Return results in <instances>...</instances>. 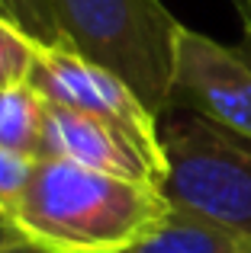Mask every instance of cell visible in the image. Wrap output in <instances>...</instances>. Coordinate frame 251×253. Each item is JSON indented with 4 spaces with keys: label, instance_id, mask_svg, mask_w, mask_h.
<instances>
[{
    "label": "cell",
    "instance_id": "cell-1",
    "mask_svg": "<svg viewBox=\"0 0 251 253\" xmlns=\"http://www.w3.org/2000/svg\"><path fill=\"white\" fill-rule=\"evenodd\" d=\"M164 192L68 161H39L16 224L52 253H126L168 218Z\"/></svg>",
    "mask_w": 251,
    "mask_h": 253
},
{
    "label": "cell",
    "instance_id": "cell-2",
    "mask_svg": "<svg viewBox=\"0 0 251 253\" xmlns=\"http://www.w3.org/2000/svg\"><path fill=\"white\" fill-rule=\"evenodd\" d=\"M68 48L113 71L158 119L171 109L181 23L161 0H52Z\"/></svg>",
    "mask_w": 251,
    "mask_h": 253
},
{
    "label": "cell",
    "instance_id": "cell-3",
    "mask_svg": "<svg viewBox=\"0 0 251 253\" xmlns=\"http://www.w3.org/2000/svg\"><path fill=\"white\" fill-rule=\"evenodd\" d=\"M161 144L164 199L251 241V138L171 109L161 119Z\"/></svg>",
    "mask_w": 251,
    "mask_h": 253
},
{
    "label": "cell",
    "instance_id": "cell-4",
    "mask_svg": "<svg viewBox=\"0 0 251 253\" xmlns=\"http://www.w3.org/2000/svg\"><path fill=\"white\" fill-rule=\"evenodd\" d=\"M29 86L52 106H62L84 119L107 125L132 144L145 161L161 173L164 183V144L161 119L148 112V106L135 96L126 81L113 71L64 48H39L36 68L29 74Z\"/></svg>",
    "mask_w": 251,
    "mask_h": 253
},
{
    "label": "cell",
    "instance_id": "cell-5",
    "mask_svg": "<svg viewBox=\"0 0 251 253\" xmlns=\"http://www.w3.org/2000/svg\"><path fill=\"white\" fill-rule=\"evenodd\" d=\"M171 109L193 112L226 131L251 138V51L245 45H222L181 26Z\"/></svg>",
    "mask_w": 251,
    "mask_h": 253
},
{
    "label": "cell",
    "instance_id": "cell-6",
    "mask_svg": "<svg viewBox=\"0 0 251 253\" xmlns=\"http://www.w3.org/2000/svg\"><path fill=\"white\" fill-rule=\"evenodd\" d=\"M49 161H68L110 176L142 179L161 189V173L151 167L126 138L107 125L49 103Z\"/></svg>",
    "mask_w": 251,
    "mask_h": 253
},
{
    "label": "cell",
    "instance_id": "cell-7",
    "mask_svg": "<svg viewBox=\"0 0 251 253\" xmlns=\"http://www.w3.org/2000/svg\"><path fill=\"white\" fill-rule=\"evenodd\" d=\"M251 241L206 218L171 205L168 218L126 253H242Z\"/></svg>",
    "mask_w": 251,
    "mask_h": 253
},
{
    "label": "cell",
    "instance_id": "cell-8",
    "mask_svg": "<svg viewBox=\"0 0 251 253\" xmlns=\"http://www.w3.org/2000/svg\"><path fill=\"white\" fill-rule=\"evenodd\" d=\"M0 144L32 161H49V103L29 84L0 93Z\"/></svg>",
    "mask_w": 251,
    "mask_h": 253
},
{
    "label": "cell",
    "instance_id": "cell-9",
    "mask_svg": "<svg viewBox=\"0 0 251 253\" xmlns=\"http://www.w3.org/2000/svg\"><path fill=\"white\" fill-rule=\"evenodd\" d=\"M42 45L0 13V93L29 84Z\"/></svg>",
    "mask_w": 251,
    "mask_h": 253
},
{
    "label": "cell",
    "instance_id": "cell-10",
    "mask_svg": "<svg viewBox=\"0 0 251 253\" xmlns=\"http://www.w3.org/2000/svg\"><path fill=\"white\" fill-rule=\"evenodd\" d=\"M0 13H3L6 19H13L26 36H32L42 48L71 51L62 26H58L52 0H0Z\"/></svg>",
    "mask_w": 251,
    "mask_h": 253
},
{
    "label": "cell",
    "instance_id": "cell-11",
    "mask_svg": "<svg viewBox=\"0 0 251 253\" xmlns=\"http://www.w3.org/2000/svg\"><path fill=\"white\" fill-rule=\"evenodd\" d=\"M36 164L32 157H23L16 151L3 148L0 144V215H6L13 221L26 199V189L32 183V173H36Z\"/></svg>",
    "mask_w": 251,
    "mask_h": 253
},
{
    "label": "cell",
    "instance_id": "cell-12",
    "mask_svg": "<svg viewBox=\"0 0 251 253\" xmlns=\"http://www.w3.org/2000/svg\"><path fill=\"white\" fill-rule=\"evenodd\" d=\"M0 253H52V250L42 247L39 241H32V237H26V234H16V237L0 241Z\"/></svg>",
    "mask_w": 251,
    "mask_h": 253
},
{
    "label": "cell",
    "instance_id": "cell-13",
    "mask_svg": "<svg viewBox=\"0 0 251 253\" xmlns=\"http://www.w3.org/2000/svg\"><path fill=\"white\" fill-rule=\"evenodd\" d=\"M232 10L242 26V45L251 51V0H232Z\"/></svg>",
    "mask_w": 251,
    "mask_h": 253
},
{
    "label": "cell",
    "instance_id": "cell-14",
    "mask_svg": "<svg viewBox=\"0 0 251 253\" xmlns=\"http://www.w3.org/2000/svg\"><path fill=\"white\" fill-rule=\"evenodd\" d=\"M16 234H23V231H19L6 215H0V241H6V237H16Z\"/></svg>",
    "mask_w": 251,
    "mask_h": 253
},
{
    "label": "cell",
    "instance_id": "cell-15",
    "mask_svg": "<svg viewBox=\"0 0 251 253\" xmlns=\"http://www.w3.org/2000/svg\"><path fill=\"white\" fill-rule=\"evenodd\" d=\"M242 253H251V247H248V250H242Z\"/></svg>",
    "mask_w": 251,
    "mask_h": 253
}]
</instances>
